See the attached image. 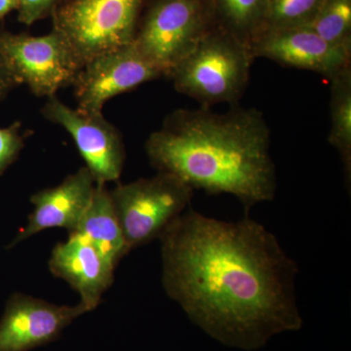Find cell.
<instances>
[{
	"label": "cell",
	"mask_w": 351,
	"mask_h": 351,
	"mask_svg": "<svg viewBox=\"0 0 351 351\" xmlns=\"http://www.w3.org/2000/svg\"><path fill=\"white\" fill-rule=\"evenodd\" d=\"M159 240L166 294L221 345L257 350L302 329L297 263L258 221H219L189 208Z\"/></svg>",
	"instance_id": "1"
},
{
	"label": "cell",
	"mask_w": 351,
	"mask_h": 351,
	"mask_svg": "<svg viewBox=\"0 0 351 351\" xmlns=\"http://www.w3.org/2000/svg\"><path fill=\"white\" fill-rule=\"evenodd\" d=\"M270 132L256 108L176 110L145 143L149 161L193 189L235 196L249 210L276 196Z\"/></svg>",
	"instance_id": "2"
},
{
	"label": "cell",
	"mask_w": 351,
	"mask_h": 351,
	"mask_svg": "<svg viewBox=\"0 0 351 351\" xmlns=\"http://www.w3.org/2000/svg\"><path fill=\"white\" fill-rule=\"evenodd\" d=\"M254 59L248 44L216 24L168 76L203 108L232 104L246 89Z\"/></svg>",
	"instance_id": "3"
},
{
	"label": "cell",
	"mask_w": 351,
	"mask_h": 351,
	"mask_svg": "<svg viewBox=\"0 0 351 351\" xmlns=\"http://www.w3.org/2000/svg\"><path fill=\"white\" fill-rule=\"evenodd\" d=\"M216 24L210 0H154L133 44L161 75H169Z\"/></svg>",
	"instance_id": "4"
},
{
	"label": "cell",
	"mask_w": 351,
	"mask_h": 351,
	"mask_svg": "<svg viewBox=\"0 0 351 351\" xmlns=\"http://www.w3.org/2000/svg\"><path fill=\"white\" fill-rule=\"evenodd\" d=\"M129 250L160 239L189 209L193 189L175 176L154 177L119 184L110 191Z\"/></svg>",
	"instance_id": "5"
},
{
	"label": "cell",
	"mask_w": 351,
	"mask_h": 351,
	"mask_svg": "<svg viewBox=\"0 0 351 351\" xmlns=\"http://www.w3.org/2000/svg\"><path fill=\"white\" fill-rule=\"evenodd\" d=\"M144 0H66L51 16L53 29L82 66L92 58L130 45Z\"/></svg>",
	"instance_id": "6"
},
{
	"label": "cell",
	"mask_w": 351,
	"mask_h": 351,
	"mask_svg": "<svg viewBox=\"0 0 351 351\" xmlns=\"http://www.w3.org/2000/svg\"><path fill=\"white\" fill-rule=\"evenodd\" d=\"M0 52L19 85L38 97L56 96L73 85L82 64L68 41L52 29L45 36L0 31Z\"/></svg>",
	"instance_id": "7"
},
{
	"label": "cell",
	"mask_w": 351,
	"mask_h": 351,
	"mask_svg": "<svg viewBox=\"0 0 351 351\" xmlns=\"http://www.w3.org/2000/svg\"><path fill=\"white\" fill-rule=\"evenodd\" d=\"M41 114L71 136L96 184H107L119 179L125 162V147L121 134L103 113L71 108L52 96L44 104Z\"/></svg>",
	"instance_id": "8"
},
{
	"label": "cell",
	"mask_w": 351,
	"mask_h": 351,
	"mask_svg": "<svg viewBox=\"0 0 351 351\" xmlns=\"http://www.w3.org/2000/svg\"><path fill=\"white\" fill-rule=\"evenodd\" d=\"M159 76L160 73L133 43L103 53L83 64L76 75L73 85L77 108L87 113H103L104 106L110 99Z\"/></svg>",
	"instance_id": "9"
},
{
	"label": "cell",
	"mask_w": 351,
	"mask_h": 351,
	"mask_svg": "<svg viewBox=\"0 0 351 351\" xmlns=\"http://www.w3.org/2000/svg\"><path fill=\"white\" fill-rule=\"evenodd\" d=\"M90 313L80 302L58 306L15 293L7 301L0 320V351H29L56 341L80 316Z\"/></svg>",
	"instance_id": "10"
},
{
	"label": "cell",
	"mask_w": 351,
	"mask_h": 351,
	"mask_svg": "<svg viewBox=\"0 0 351 351\" xmlns=\"http://www.w3.org/2000/svg\"><path fill=\"white\" fill-rule=\"evenodd\" d=\"M249 46L254 58L315 71L330 80L350 66L351 51L328 43L308 25L263 29Z\"/></svg>",
	"instance_id": "11"
},
{
	"label": "cell",
	"mask_w": 351,
	"mask_h": 351,
	"mask_svg": "<svg viewBox=\"0 0 351 351\" xmlns=\"http://www.w3.org/2000/svg\"><path fill=\"white\" fill-rule=\"evenodd\" d=\"M96 182L87 167L68 176L61 184L43 189L32 195L34 210L27 226L18 232L7 248H13L24 240L48 228H66L75 232L91 201Z\"/></svg>",
	"instance_id": "12"
},
{
	"label": "cell",
	"mask_w": 351,
	"mask_h": 351,
	"mask_svg": "<svg viewBox=\"0 0 351 351\" xmlns=\"http://www.w3.org/2000/svg\"><path fill=\"white\" fill-rule=\"evenodd\" d=\"M49 269L69 283L80 295V302L92 311L112 285L115 267L86 240L69 234L66 241L53 248Z\"/></svg>",
	"instance_id": "13"
},
{
	"label": "cell",
	"mask_w": 351,
	"mask_h": 351,
	"mask_svg": "<svg viewBox=\"0 0 351 351\" xmlns=\"http://www.w3.org/2000/svg\"><path fill=\"white\" fill-rule=\"evenodd\" d=\"M94 246L117 269L129 250L107 184H96L89 206L75 232Z\"/></svg>",
	"instance_id": "14"
},
{
	"label": "cell",
	"mask_w": 351,
	"mask_h": 351,
	"mask_svg": "<svg viewBox=\"0 0 351 351\" xmlns=\"http://www.w3.org/2000/svg\"><path fill=\"white\" fill-rule=\"evenodd\" d=\"M331 131L329 143L339 152L346 174L351 172V66L331 80Z\"/></svg>",
	"instance_id": "15"
},
{
	"label": "cell",
	"mask_w": 351,
	"mask_h": 351,
	"mask_svg": "<svg viewBox=\"0 0 351 351\" xmlns=\"http://www.w3.org/2000/svg\"><path fill=\"white\" fill-rule=\"evenodd\" d=\"M217 24L250 45L263 29L267 0H210Z\"/></svg>",
	"instance_id": "16"
},
{
	"label": "cell",
	"mask_w": 351,
	"mask_h": 351,
	"mask_svg": "<svg viewBox=\"0 0 351 351\" xmlns=\"http://www.w3.org/2000/svg\"><path fill=\"white\" fill-rule=\"evenodd\" d=\"M308 27L328 43L351 51V0H322Z\"/></svg>",
	"instance_id": "17"
},
{
	"label": "cell",
	"mask_w": 351,
	"mask_h": 351,
	"mask_svg": "<svg viewBox=\"0 0 351 351\" xmlns=\"http://www.w3.org/2000/svg\"><path fill=\"white\" fill-rule=\"evenodd\" d=\"M321 2L322 0H267L263 29L306 27L313 20Z\"/></svg>",
	"instance_id": "18"
},
{
	"label": "cell",
	"mask_w": 351,
	"mask_h": 351,
	"mask_svg": "<svg viewBox=\"0 0 351 351\" xmlns=\"http://www.w3.org/2000/svg\"><path fill=\"white\" fill-rule=\"evenodd\" d=\"M21 126L20 122H15L6 128H0V175L17 160L24 149V136L21 134Z\"/></svg>",
	"instance_id": "19"
},
{
	"label": "cell",
	"mask_w": 351,
	"mask_h": 351,
	"mask_svg": "<svg viewBox=\"0 0 351 351\" xmlns=\"http://www.w3.org/2000/svg\"><path fill=\"white\" fill-rule=\"evenodd\" d=\"M66 0H19L18 20L22 24L34 25L52 16Z\"/></svg>",
	"instance_id": "20"
},
{
	"label": "cell",
	"mask_w": 351,
	"mask_h": 351,
	"mask_svg": "<svg viewBox=\"0 0 351 351\" xmlns=\"http://www.w3.org/2000/svg\"><path fill=\"white\" fill-rule=\"evenodd\" d=\"M18 85L19 83L13 75L10 66L7 64L5 58L0 52V101H3L7 95Z\"/></svg>",
	"instance_id": "21"
},
{
	"label": "cell",
	"mask_w": 351,
	"mask_h": 351,
	"mask_svg": "<svg viewBox=\"0 0 351 351\" xmlns=\"http://www.w3.org/2000/svg\"><path fill=\"white\" fill-rule=\"evenodd\" d=\"M19 0H0V19L14 10H18Z\"/></svg>",
	"instance_id": "22"
}]
</instances>
